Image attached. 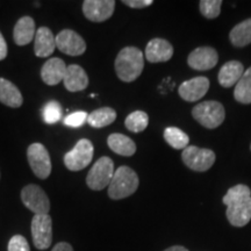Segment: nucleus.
Masks as SVG:
<instances>
[{
	"instance_id": "2",
	"label": "nucleus",
	"mask_w": 251,
	"mask_h": 251,
	"mask_svg": "<svg viewBox=\"0 0 251 251\" xmlns=\"http://www.w3.org/2000/svg\"><path fill=\"white\" fill-rule=\"evenodd\" d=\"M115 72L120 80L130 83L137 79L144 68V55L136 47L121 49L115 58Z\"/></svg>"
},
{
	"instance_id": "23",
	"label": "nucleus",
	"mask_w": 251,
	"mask_h": 251,
	"mask_svg": "<svg viewBox=\"0 0 251 251\" xmlns=\"http://www.w3.org/2000/svg\"><path fill=\"white\" fill-rule=\"evenodd\" d=\"M231 45L236 48H242L251 43V18L237 24L229 33Z\"/></svg>"
},
{
	"instance_id": "30",
	"label": "nucleus",
	"mask_w": 251,
	"mask_h": 251,
	"mask_svg": "<svg viewBox=\"0 0 251 251\" xmlns=\"http://www.w3.org/2000/svg\"><path fill=\"white\" fill-rule=\"evenodd\" d=\"M87 117H89V114L86 112L77 111L64 118V125L68 126V127L78 128L87 122Z\"/></svg>"
},
{
	"instance_id": "17",
	"label": "nucleus",
	"mask_w": 251,
	"mask_h": 251,
	"mask_svg": "<svg viewBox=\"0 0 251 251\" xmlns=\"http://www.w3.org/2000/svg\"><path fill=\"white\" fill-rule=\"evenodd\" d=\"M64 86L70 92H79L85 90L89 85V77L85 70L77 64H71L67 67L64 75Z\"/></svg>"
},
{
	"instance_id": "9",
	"label": "nucleus",
	"mask_w": 251,
	"mask_h": 251,
	"mask_svg": "<svg viewBox=\"0 0 251 251\" xmlns=\"http://www.w3.org/2000/svg\"><path fill=\"white\" fill-rule=\"evenodd\" d=\"M21 200L35 215L49 214L50 201L45 191L39 185L29 184L21 191Z\"/></svg>"
},
{
	"instance_id": "35",
	"label": "nucleus",
	"mask_w": 251,
	"mask_h": 251,
	"mask_svg": "<svg viewBox=\"0 0 251 251\" xmlns=\"http://www.w3.org/2000/svg\"><path fill=\"white\" fill-rule=\"evenodd\" d=\"M164 251H188V250H187L185 247H181V246H174V247L168 248V249H165Z\"/></svg>"
},
{
	"instance_id": "26",
	"label": "nucleus",
	"mask_w": 251,
	"mask_h": 251,
	"mask_svg": "<svg viewBox=\"0 0 251 251\" xmlns=\"http://www.w3.org/2000/svg\"><path fill=\"white\" fill-rule=\"evenodd\" d=\"M164 140L174 149H185L188 147V135L177 127H168L164 130Z\"/></svg>"
},
{
	"instance_id": "10",
	"label": "nucleus",
	"mask_w": 251,
	"mask_h": 251,
	"mask_svg": "<svg viewBox=\"0 0 251 251\" xmlns=\"http://www.w3.org/2000/svg\"><path fill=\"white\" fill-rule=\"evenodd\" d=\"M31 237L36 249L46 250L52 243V220L49 214L34 215L31 220Z\"/></svg>"
},
{
	"instance_id": "34",
	"label": "nucleus",
	"mask_w": 251,
	"mask_h": 251,
	"mask_svg": "<svg viewBox=\"0 0 251 251\" xmlns=\"http://www.w3.org/2000/svg\"><path fill=\"white\" fill-rule=\"evenodd\" d=\"M51 251H74V248L68 242H59L52 248Z\"/></svg>"
},
{
	"instance_id": "15",
	"label": "nucleus",
	"mask_w": 251,
	"mask_h": 251,
	"mask_svg": "<svg viewBox=\"0 0 251 251\" xmlns=\"http://www.w3.org/2000/svg\"><path fill=\"white\" fill-rule=\"evenodd\" d=\"M144 56L150 63L168 62L174 56V47L166 40L157 37L149 41L146 47Z\"/></svg>"
},
{
	"instance_id": "11",
	"label": "nucleus",
	"mask_w": 251,
	"mask_h": 251,
	"mask_svg": "<svg viewBox=\"0 0 251 251\" xmlns=\"http://www.w3.org/2000/svg\"><path fill=\"white\" fill-rule=\"evenodd\" d=\"M56 48L69 56H80L85 52L86 43L79 34L71 29L59 31L55 37Z\"/></svg>"
},
{
	"instance_id": "1",
	"label": "nucleus",
	"mask_w": 251,
	"mask_h": 251,
	"mask_svg": "<svg viewBox=\"0 0 251 251\" xmlns=\"http://www.w3.org/2000/svg\"><path fill=\"white\" fill-rule=\"evenodd\" d=\"M222 202L227 206L226 215L229 224L241 228L247 226L251 220V190L244 184H238L230 187Z\"/></svg>"
},
{
	"instance_id": "25",
	"label": "nucleus",
	"mask_w": 251,
	"mask_h": 251,
	"mask_svg": "<svg viewBox=\"0 0 251 251\" xmlns=\"http://www.w3.org/2000/svg\"><path fill=\"white\" fill-rule=\"evenodd\" d=\"M235 100L241 103H251V67L244 71L243 76L235 85Z\"/></svg>"
},
{
	"instance_id": "12",
	"label": "nucleus",
	"mask_w": 251,
	"mask_h": 251,
	"mask_svg": "<svg viewBox=\"0 0 251 251\" xmlns=\"http://www.w3.org/2000/svg\"><path fill=\"white\" fill-rule=\"evenodd\" d=\"M114 0H85L83 2V13L92 23L108 20L114 13Z\"/></svg>"
},
{
	"instance_id": "13",
	"label": "nucleus",
	"mask_w": 251,
	"mask_h": 251,
	"mask_svg": "<svg viewBox=\"0 0 251 251\" xmlns=\"http://www.w3.org/2000/svg\"><path fill=\"white\" fill-rule=\"evenodd\" d=\"M219 55L212 47H200L194 49L187 57L188 67L198 71L211 70L218 64Z\"/></svg>"
},
{
	"instance_id": "20",
	"label": "nucleus",
	"mask_w": 251,
	"mask_h": 251,
	"mask_svg": "<svg viewBox=\"0 0 251 251\" xmlns=\"http://www.w3.org/2000/svg\"><path fill=\"white\" fill-rule=\"evenodd\" d=\"M35 37V23L31 17H23L15 24L13 30L14 42L18 46H26Z\"/></svg>"
},
{
	"instance_id": "31",
	"label": "nucleus",
	"mask_w": 251,
	"mask_h": 251,
	"mask_svg": "<svg viewBox=\"0 0 251 251\" xmlns=\"http://www.w3.org/2000/svg\"><path fill=\"white\" fill-rule=\"evenodd\" d=\"M7 251H30V248L23 235H14L9 240Z\"/></svg>"
},
{
	"instance_id": "8",
	"label": "nucleus",
	"mask_w": 251,
	"mask_h": 251,
	"mask_svg": "<svg viewBox=\"0 0 251 251\" xmlns=\"http://www.w3.org/2000/svg\"><path fill=\"white\" fill-rule=\"evenodd\" d=\"M27 158L34 175L40 179H47L51 174V159L46 147L33 143L27 149Z\"/></svg>"
},
{
	"instance_id": "33",
	"label": "nucleus",
	"mask_w": 251,
	"mask_h": 251,
	"mask_svg": "<svg viewBox=\"0 0 251 251\" xmlns=\"http://www.w3.org/2000/svg\"><path fill=\"white\" fill-rule=\"evenodd\" d=\"M6 56H7V45L2 34L0 33V61L5 59Z\"/></svg>"
},
{
	"instance_id": "7",
	"label": "nucleus",
	"mask_w": 251,
	"mask_h": 251,
	"mask_svg": "<svg viewBox=\"0 0 251 251\" xmlns=\"http://www.w3.org/2000/svg\"><path fill=\"white\" fill-rule=\"evenodd\" d=\"M184 164L191 170L203 172L211 169L215 162V153L211 149H202L196 146H188L181 153Z\"/></svg>"
},
{
	"instance_id": "36",
	"label": "nucleus",
	"mask_w": 251,
	"mask_h": 251,
	"mask_svg": "<svg viewBox=\"0 0 251 251\" xmlns=\"http://www.w3.org/2000/svg\"><path fill=\"white\" fill-rule=\"evenodd\" d=\"M250 149H251V144H250Z\"/></svg>"
},
{
	"instance_id": "5",
	"label": "nucleus",
	"mask_w": 251,
	"mask_h": 251,
	"mask_svg": "<svg viewBox=\"0 0 251 251\" xmlns=\"http://www.w3.org/2000/svg\"><path fill=\"white\" fill-rule=\"evenodd\" d=\"M113 175H114V163L109 157L103 156L94 163L87 174V186L93 191H101L111 183Z\"/></svg>"
},
{
	"instance_id": "28",
	"label": "nucleus",
	"mask_w": 251,
	"mask_h": 251,
	"mask_svg": "<svg viewBox=\"0 0 251 251\" xmlns=\"http://www.w3.org/2000/svg\"><path fill=\"white\" fill-rule=\"evenodd\" d=\"M63 109L61 103L56 100H50L43 107V120L46 124L54 125L62 119Z\"/></svg>"
},
{
	"instance_id": "19",
	"label": "nucleus",
	"mask_w": 251,
	"mask_h": 251,
	"mask_svg": "<svg viewBox=\"0 0 251 251\" xmlns=\"http://www.w3.org/2000/svg\"><path fill=\"white\" fill-rule=\"evenodd\" d=\"M244 67L241 62L238 61H229L222 65V68L219 71V83L220 85L229 89L233 87L238 83L241 77L244 74Z\"/></svg>"
},
{
	"instance_id": "32",
	"label": "nucleus",
	"mask_w": 251,
	"mask_h": 251,
	"mask_svg": "<svg viewBox=\"0 0 251 251\" xmlns=\"http://www.w3.org/2000/svg\"><path fill=\"white\" fill-rule=\"evenodd\" d=\"M125 5L129 6L130 8H144L152 5V0H124Z\"/></svg>"
},
{
	"instance_id": "4",
	"label": "nucleus",
	"mask_w": 251,
	"mask_h": 251,
	"mask_svg": "<svg viewBox=\"0 0 251 251\" xmlns=\"http://www.w3.org/2000/svg\"><path fill=\"white\" fill-rule=\"evenodd\" d=\"M192 115L194 120L205 128L214 129L225 121L226 112L221 102L208 100L196 105V107L192 109Z\"/></svg>"
},
{
	"instance_id": "27",
	"label": "nucleus",
	"mask_w": 251,
	"mask_h": 251,
	"mask_svg": "<svg viewBox=\"0 0 251 251\" xmlns=\"http://www.w3.org/2000/svg\"><path fill=\"white\" fill-rule=\"evenodd\" d=\"M149 117L146 112L135 111L130 113L125 120V126L131 133H141L148 127Z\"/></svg>"
},
{
	"instance_id": "3",
	"label": "nucleus",
	"mask_w": 251,
	"mask_h": 251,
	"mask_svg": "<svg viewBox=\"0 0 251 251\" xmlns=\"http://www.w3.org/2000/svg\"><path fill=\"white\" fill-rule=\"evenodd\" d=\"M140 185L136 172L129 166L122 165L114 171L111 183L108 185V197L113 200H121L130 197L137 191Z\"/></svg>"
},
{
	"instance_id": "24",
	"label": "nucleus",
	"mask_w": 251,
	"mask_h": 251,
	"mask_svg": "<svg viewBox=\"0 0 251 251\" xmlns=\"http://www.w3.org/2000/svg\"><path fill=\"white\" fill-rule=\"evenodd\" d=\"M117 119V112L111 107H101L93 111L87 117V124L94 128H102L109 126Z\"/></svg>"
},
{
	"instance_id": "16",
	"label": "nucleus",
	"mask_w": 251,
	"mask_h": 251,
	"mask_svg": "<svg viewBox=\"0 0 251 251\" xmlns=\"http://www.w3.org/2000/svg\"><path fill=\"white\" fill-rule=\"evenodd\" d=\"M65 71H67V65L63 59L58 57L50 58L41 69V78L47 85L54 86L64 79Z\"/></svg>"
},
{
	"instance_id": "14",
	"label": "nucleus",
	"mask_w": 251,
	"mask_h": 251,
	"mask_svg": "<svg viewBox=\"0 0 251 251\" xmlns=\"http://www.w3.org/2000/svg\"><path fill=\"white\" fill-rule=\"evenodd\" d=\"M209 89V80L206 77H194L180 84L178 93L185 101L194 102L205 97Z\"/></svg>"
},
{
	"instance_id": "22",
	"label": "nucleus",
	"mask_w": 251,
	"mask_h": 251,
	"mask_svg": "<svg viewBox=\"0 0 251 251\" xmlns=\"http://www.w3.org/2000/svg\"><path fill=\"white\" fill-rule=\"evenodd\" d=\"M107 144L112 151L121 156H133L136 152V144L130 137L124 134H112L107 139Z\"/></svg>"
},
{
	"instance_id": "18",
	"label": "nucleus",
	"mask_w": 251,
	"mask_h": 251,
	"mask_svg": "<svg viewBox=\"0 0 251 251\" xmlns=\"http://www.w3.org/2000/svg\"><path fill=\"white\" fill-rule=\"evenodd\" d=\"M56 41L52 31L48 27H40L35 33L34 50L37 57H49L55 51Z\"/></svg>"
},
{
	"instance_id": "21",
	"label": "nucleus",
	"mask_w": 251,
	"mask_h": 251,
	"mask_svg": "<svg viewBox=\"0 0 251 251\" xmlns=\"http://www.w3.org/2000/svg\"><path fill=\"white\" fill-rule=\"evenodd\" d=\"M0 102L12 108H18L23 105V94L12 81L0 78Z\"/></svg>"
},
{
	"instance_id": "6",
	"label": "nucleus",
	"mask_w": 251,
	"mask_h": 251,
	"mask_svg": "<svg viewBox=\"0 0 251 251\" xmlns=\"http://www.w3.org/2000/svg\"><path fill=\"white\" fill-rule=\"evenodd\" d=\"M93 144L90 140L81 139L74 149L65 153L64 164L70 171H80L90 165L93 158Z\"/></svg>"
},
{
	"instance_id": "29",
	"label": "nucleus",
	"mask_w": 251,
	"mask_h": 251,
	"mask_svg": "<svg viewBox=\"0 0 251 251\" xmlns=\"http://www.w3.org/2000/svg\"><path fill=\"white\" fill-rule=\"evenodd\" d=\"M221 0H201L199 2V7L201 14L206 19H215L221 12Z\"/></svg>"
}]
</instances>
